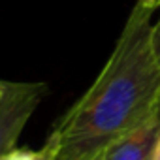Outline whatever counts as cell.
<instances>
[{"instance_id": "3957f363", "label": "cell", "mask_w": 160, "mask_h": 160, "mask_svg": "<svg viewBox=\"0 0 160 160\" xmlns=\"http://www.w3.org/2000/svg\"><path fill=\"white\" fill-rule=\"evenodd\" d=\"M160 134V108L139 126L121 136L113 141L106 152L104 160H151L156 138Z\"/></svg>"}, {"instance_id": "277c9868", "label": "cell", "mask_w": 160, "mask_h": 160, "mask_svg": "<svg viewBox=\"0 0 160 160\" xmlns=\"http://www.w3.org/2000/svg\"><path fill=\"white\" fill-rule=\"evenodd\" d=\"M55 147L49 139H45L43 147L38 151L32 149H10L0 160H55Z\"/></svg>"}, {"instance_id": "9c48e42d", "label": "cell", "mask_w": 160, "mask_h": 160, "mask_svg": "<svg viewBox=\"0 0 160 160\" xmlns=\"http://www.w3.org/2000/svg\"><path fill=\"white\" fill-rule=\"evenodd\" d=\"M87 160H104V152H102V154H96V156H92V158H87Z\"/></svg>"}, {"instance_id": "8992f818", "label": "cell", "mask_w": 160, "mask_h": 160, "mask_svg": "<svg viewBox=\"0 0 160 160\" xmlns=\"http://www.w3.org/2000/svg\"><path fill=\"white\" fill-rule=\"evenodd\" d=\"M138 2H139L141 6L149 8V10H156V8L160 6V0H138Z\"/></svg>"}, {"instance_id": "5b68a950", "label": "cell", "mask_w": 160, "mask_h": 160, "mask_svg": "<svg viewBox=\"0 0 160 160\" xmlns=\"http://www.w3.org/2000/svg\"><path fill=\"white\" fill-rule=\"evenodd\" d=\"M152 47H154L156 58L160 60V15H158V19L152 23Z\"/></svg>"}, {"instance_id": "ba28073f", "label": "cell", "mask_w": 160, "mask_h": 160, "mask_svg": "<svg viewBox=\"0 0 160 160\" xmlns=\"http://www.w3.org/2000/svg\"><path fill=\"white\" fill-rule=\"evenodd\" d=\"M6 87H8V81H0V100H2V96L6 92Z\"/></svg>"}, {"instance_id": "52a82bcc", "label": "cell", "mask_w": 160, "mask_h": 160, "mask_svg": "<svg viewBox=\"0 0 160 160\" xmlns=\"http://www.w3.org/2000/svg\"><path fill=\"white\" fill-rule=\"evenodd\" d=\"M151 160H160V134L156 138V143H154V149H152V158Z\"/></svg>"}, {"instance_id": "6da1fadb", "label": "cell", "mask_w": 160, "mask_h": 160, "mask_svg": "<svg viewBox=\"0 0 160 160\" xmlns=\"http://www.w3.org/2000/svg\"><path fill=\"white\" fill-rule=\"evenodd\" d=\"M152 12L139 2L92 85L49 134L55 160H87L160 108V60L152 47Z\"/></svg>"}, {"instance_id": "7a4b0ae2", "label": "cell", "mask_w": 160, "mask_h": 160, "mask_svg": "<svg viewBox=\"0 0 160 160\" xmlns=\"http://www.w3.org/2000/svg\"><path fill=\"white\" fill-rule=\"evenodd\" d=\"M45 92V83H8L0 100V158L13 149Z\"/></svg>"}]
</instances>
